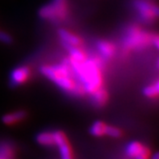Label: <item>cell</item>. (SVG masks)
I'll use <instances>...</instances> for the list:
<instances>
[{
  "mask_svg": "<svg viewBox=\"0 0 159 159\" xmlns=\"http://www.w3.org/2000/svg\"><path fill=\"white\" fill-rule=\"evenodd\" d=\"M69 62L72 74L80 84L84 86L85 93H93L102 87V79L101 73L102 61L97 58L86 59L82 63Z\"/></svg>",
  "mask_w": 159,
  "mask_h": 159,
  "instance_id": "obj_1",
  "label": "cell"
},
{
  "mask_svg": "<svg viewBox=\"0 0 159 159\" xmlns=\"http://www.w3.org/2000/svg\"><path fill=\"white\" fill-rule=\"evenodd\" d=\"M41 71L45 76L52 80L64 91L75 95H83L85 93L84 86L73 79V74L68 59L64 60L61 64L44 66L42 67Z\"/></svg>",
  "mask_w": 159,
  "mask_h": 159,
  "instance_id": "obj_2",
  "label": "cell"
},
{
  "mask_svg": "<svg viewBox=\"0 0 159 159\" xmlns=\"http://www.w3.org/2000/svg\"><path fill=\"white\" fill-rule=\"evenodd\" d=\"M151 37L137 27H131L127 31L124 40V46L128 49L140 50L144 48L151 42Z\"/></svg>",
  "mask_w": 159,
  "mask_h": 159,
  "instance_id": "obj_3",
  "label": "cell"
},
{
  "mask_svg": "<svg viewBox=\"0 0 159 159\" xmlns=\"http://www.w3.org/2000/svg\"><path fill=\"white\" fill-rule=\"evenodd\" d=\"M66 0H54L51 3L42 7L39 11L40 16L45 20L61 21L67 16Z\"/></svg>",
  "mask_w": 159,
  "mask_h": 159,
  "instance_id": "obj_4",
  "label": "cell"
},
{
  "mask_svg": "<svg viewBox=\"0 0 159 159\" xmlns=\"http://www.w3.org/2000/svg\"><path fill=\"white\" fill-rule=\"evenodd\" d=\"M136 9L138 10L140 18L143 20L149 22L158 16V7L150 2L145 1H138L135 3Z\"/></svg>",
  "mask_w": 159,
  "mask_h": 159,
  "instance_id": "obj_5",
  "label": "cell"
},
{
  "mask_svg": "<svg viewBox=\"0 0 159 159\" xmlns=\"http://www.w3.org/2000/svg\"><path fill=\"white\" fill-rule=\"evenodd\" d=\"M126 153L132 159H149V149L141 143L133 141L128 144Z\"/></svg>",
  "mask_w": 159,
  "mask_h": 159,
  "instance_id": "obj_6",
  "label": "cell"
},
{
  "mask_svg": "<svg viewBox=\"0 0 159 159\" xmlns=\"http://www.w3.org/2000/svg\"><path fill=\"white\" fill-rule=\"evenodd\" d=\"M30 75V68L26 66H21L14 69L11 74V83L12 85H20L25 83Z\"/></svg>",
  "mask_w": 159,
  "mask_h": 159,
  "instance_id": "obj_7",
  "label": "cell"
},
{
  "mask_svg": "<svg viewBox=\"0 0 159 159\" xmlns=\"http://www.w3.org/2000/svg\"><path fill=\"white\" fill-rule=\"evenodd\" d=\"M59 34L62 39L64 46H80L81 45V40L78 36L75 35L67 30H59Z\"/></svg>",
  "mask_w": 159,
  "mask_h": 159,
  "instance_id": "obj_8",
  "label": "cell"
},
{
  "mask_svg": "<svg viewBox=\"0 0 159 159\" xmlns=\"http://www.w3.org/2000/svg\"><path fill=\"white\" fill-rule=\"evenodd\" d=\"M67 47L68 52H69L70 58L69 59L70 62L72 63H82L84 62L87 57L84 52L80 48V46H65Z\"/></svg>",
  "mask_w": 159,
  "mask_h": 159,
  "instance_id": "obj_9",
  "label": "cell"
},
{
  "mask_svg": "<svg viewBox=\"0 0 159 159\" xmlns=\"http://www.w3.org/2000/svg\"><path fill=\"white\" fill-rule=\"evenodd\" d=\"M98 50L102 58L110 59L115 54V48L112 43L107 41H101L98 43Z\"/></svg>",
  "mask_w": 159,
  "mask_h": 159,
  "instance_id": "obj_10",
  "label": "cell"
},
{
  "mask_svg": "<svg viewBox=\"0 0 159 159\" xmlns=\"http://www.w3.org/2000/svg\"><path fill=\"white\" fill-rule=\"evenodd\" d=\"M25 116H26V114H25V111H15V112L4 115L2 118V121L4 122L6 124H14L16 123H18V122L23 120Z\"/></svg>",
  "mask_w": 159,
  "mask_h": 159,
  "instance_id": "obj_11",
  "label": "cell"
},
{
  "mask_svg": "<svg viewBox=\"0 0 159 159\" xmlns=\"http://www.w3.org/2000/svg\"><path fill=\"white\" fill-rule=\"evenodd\" d=\"M91 95H92V102L95 106L101 107L107 102V93L104 89H98L93 93H91Z\"/></svg>",
  "mask_w": 159,
  "mask_h": 159,
  "instance_id": "obj_12",
  "label": "cell"
},
{
  "mask_svg": "<svg viewBox=\"0 0 159 159\" xmlns=\"http://www.w3.org/2000/svg\"><path fill=\"white\" fill-rule=\"evenodd\" d=\"M37 141L44 146H53L55 145V139L53 132H41L37 136Z\"/></svg>",
  "mask_w": 159,
  "mask_h": 159,
  "instance_id": "obj_13",
  "label": "cell"
},
{
  "mask_svg": "<svg viewBox=\"0 0 159 159\" xmlns=\"http://www.w3.org/2000/svg\"><path fill=\"white\" fill-rule=\"evenodd\" d=\"M57 146L59 147V153H60L61 159H73L72 158V153L70 148L67 140H65L63 143L59 144Z\"/></svg>",
  "mask_w": 159,
  "mask_h": 159,
  "instance_id": "obj_14",
  "label": "cell"
},
{
  "mask_svg": "<svg viewBox=\"0 0 159 159\" xmlns=\"http://www.w3.org/2000/svg\"><path fill=\"white\" fill-rule=\"evenodd\" d=\"M107 126V125H106L103 122L96 121L90 128V132L91 134L95 136H102L103 135H106Z\"/></svg>",
  "mask_w": 159,
  "mask_h": 159,
  "instance_id": "obj_15",
  "label": "cell"
},
{
  "mask_svg": "<svg viewBox=\"0 0 159 159\" xmlns=\"http://www.w3.org/2000/svg\"><path fill=\"white\" fill-rule=\"evenodd\" d=\"M13 157L12 146L8 143L0 144V158L11 159Z\"/></svg>",
  "mask_w": 159,
  "mask_h": 159,
  "instance_id": "obj_16",
  "label": "cell"
},
{
  "mask_svg": "<svg viewBox=\"0 0 159 159\" xmlns=\"http://www.w3.org/2000/svg\"><path fill=\"white\" fill-rule=\"evenodd\" d=\"M159 83L158 81H155L153 84L147 86L144 89V94L148 98H155L158 95L159 92Z\"/></svg>",
  "mask_w": 159,
  "mask_h": 159,
  "instance_id": "obj_17",
  "label": "cell"
},
{
  "mask_svg": "<svg viewBox=\"0 0 159 159\" xmlns=\"http://www.w3.org/2000/svg\"><path fill=\"white\" fill-rule=\"evenodd\" d=\"M106 135L111 136V137H119L121 136V131L119 128L112 127V126H107L106 128Z\"/></svg>",
  "mask_w": 159,
  "mask_h": 159,
  "instance_id": "obj_18",
  "label": "cell"
},
{
  "mask_svg": "<svg viewBox=\"0 0 159 159\" xmlns=\"http://www.w3.org/2000/svg\"><path fill=\"white\" fill-rule=\"evenodd\" d=\"M0 42L9 44L11 42V38L10 35H8L4 32H0Z\"/></svg>",
  "mask_w": 159,
  "mask_h": 159,
  "instance_id": "obj_19",
  "label": "cell"
},
{
  "mask_svg": "<svg viewBox=\"0 0 159 159\" xmlns=\"http://www.w3.org/2000/svg\"><path fill=\"white\" fill-rule=\"evenodd\" d=\"M151 42H152V43L154 45V46L156 47V48H158L159 38L157 35H155V36H153V37H152V38H151Z\"/></svg>",
  "mask_w": 159,
  "mask_h": 159,
  "instance_id": "obj_20",
  "label": "cell"
},
{
  "mask_svg": "<svg viewBox=\"0 0 159 159\" xmlns=\"http://www.w3.org/2000/svg\"><path fill=\"white\" fill-rule=\"evenodd\" d=\"M149 159H159V155L157 153H155L154 154L152 155V157H150Z\"/></svg>",
  "mask_w": 159,
  "mask_h": 159,
  "instance_id": "obj_21",
  "label": "cell"
},
{
  "mask_svg": "<svg viewBox=\"0 0 159 159\" xmlns=\"http://www.w3.org/2000/svg\"><path fill=\"white\" fill-rule=\"evenodd\" d=\"M0 159H3V158H0Z\"/></svg>",
  "mask_w": 159,
  "mask_h": 159,
  "instance_id": "obj_22",
  "label": "cell"
}]
</instances>
